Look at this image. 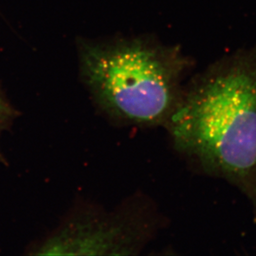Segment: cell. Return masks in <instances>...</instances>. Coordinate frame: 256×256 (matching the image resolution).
<instances>
[{"instance_id":"6da1fadb","label":"cell","mask_w":256,"mask_h":256,"mask_svg":"<svg viewBox=\"0 0 256 256\" xmlns=\"http://www.w3.org/2000/svg\"><path fill=\"white\" fill-rule=\"evenodd\" d=\"M166 130L176 152L240 191L256 212V54L210 66L184 89Z\"/></svg>"},{"instance_id":"7a4b0ae2","label":"cell","mask_w":256,"mask_h":256,"mask_svg":"<svg viewBox=\"0 0 256 256\" xmlns=\"http://www.w3.org/2000/svg\"><path fill=\"white\" fill-rule=\"evenodd\" d=\"M86 82L102 110L124 126L166 127L178 106L190 60L150 39L86 45Z\"/></svg>"},{"instance_id":"3957f363","label":"cell","mask_w":256,"mask_h":256,"mask_svg":"<svg viewBox=\"0 0 256 256\" xmlns=\"http://www.w3.org/2000/svg\"><path fill=\"white\" fill-rule=\"evenodd\" d=\"M160 218L151 202L136 196L114 214L65 226L36 249L45 256H136L154 236Z\"/></svg>"},{"instance_id":"277c9868","label":"cell","mask_w":256,"mask_h":256,"mask_svg":"<svg viewBox=\"0 0 256 256\" xmlns=\"http://www.w3.org/2000/svg\"><path fill=\"white\" fill-rule=\"evenodd\" d=\"M12 112L10 104H8L2 92H0V133L2 130H4L8 124L11 120Z\"/></svg>"}]
</instances>
